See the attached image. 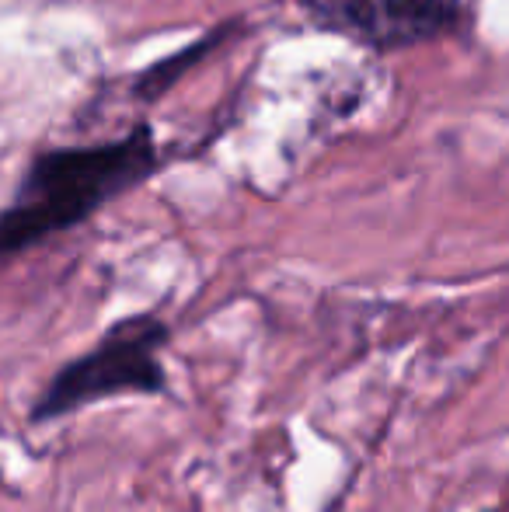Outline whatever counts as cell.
<instances>
[{"mask_svg": "<svg viewBox=\"0 0 509 512\" xmlns=\"http://www.w3.org/2000/svg\"><path fill=\"white\" fill-rule=\"evenodd\" d=\"M321 32L377 53H398L457 32L461 0H300Z\"/></svg>", "mask_w": 509, "mask_h": 512, "instance_id": "3", "label": "cell"}, {"mask_svg": "<svg viewBox=\"0 0 509 512\" xmlns=\"http://www.w3.org/2000/svg\"><path fill=\"white\" fill-rule=\"evenodd\" d=\"M161 164L164 154L150 122H136L123 140L35 154L14 199L0 209V258L81 227L112 199L154 178Z\"/></svg>", "mask_w": 509, "mask_h": 512, "instance_id": "1", "label": "cell"}, {"mask_svg": "<svg viewBox=\"0 0 509 512\" xmlns=\"http://www.w3.org/2000/svg\"><path fill=\"white\" fill-rule=\"evenodd\" d=\"M171 328L154 314H133L116 321L91 352L70 359L46 387L32 408V422H53L70 411L116 394H161L168 391L157 352L168 345Z\"/></svg>", "mask_w": 509, "mask_h": 512, "instance_id": "2", "label": "cell"}]
</instances>
